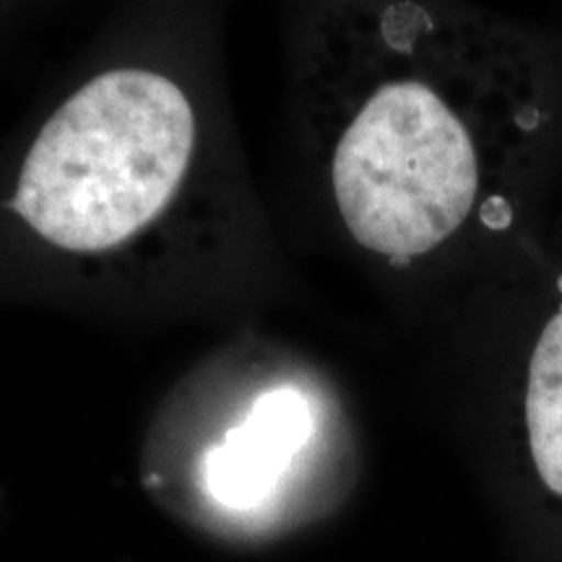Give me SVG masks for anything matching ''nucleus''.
<instances>
[{"instance_id": "f03ea898", "label": "nucleus", "mask_w": 562, "mask_h": 562, "mask_svg": "<svg viewBox=\"0 0 562 562\" xmlns=\"http://www.w3.org/2000/svg\"><path fill=\"white\" fill-rule=\"evenodd\" d=\"M193 140L191 102L170 79L110 70L42 128L13 206L58 248H112L170 201Z\"/></svg>"}, {"instance_id": "7ed1b4c3", "label": "nucleus", "mask_w": 562, "mask_h": 562, "mask_svg": "<svg viewBox=\"0 0 562 562\" xmlns=\"http://www.w3.org/2000/svg\"><path fill=\"white\" fill-rule=\"evenodd\" d=\"M313 435V412L294 389H273L252 402L248 417L232 427L203 459L209 495L224 508L252 510L277 492Z\"/></svg>"}, {"instance_id": "20e7f679", "label": "nucleus", "mask_w": 562, "mask_h": 562, "mask_svg": "<svg viewBox=\"0 0 562 562\" xmlns=\"http://www.w3.org/2000/svg\"><path fill=\"white\" fill-rule=\"evenodd\" d=\"M524 432L539 482L562 497V271L552 311L531 341L524 378Z\"/></svg>"}, {"instance_id": "f257e3e1", "label": "nucleus", "mask_w": 562, "mask_h": 562, "mask_svg": "<svg viewBox=\"0 0 562 562\" xmlns=\"http://www.w3.org/2000/svg\"><path fill=\"white\" fill-rule=\"evenodd\" d=\"M402 66L385 70L339 133L336 206L362 248L425 256L501 203L544 125V79L516 32L480 16L438 24L393 11Z\"/></svg>"}]
</instances>
